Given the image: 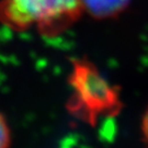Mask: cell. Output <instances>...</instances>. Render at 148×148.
Segmentation results:
<instances>
[{
    "label": "cell",
    "mask_w": 148,
    "mask_h": 148,
    "mask_svg": "<svg viewBox=\"0 0 148 148\" xmlns=\"http://www.w3.org/2000/svg\"><path fill=\"white\" fill-rule=\"evenodd\" d=\"M69 85L73 95L68 101V110L82 121L95 124L100 117L114 116L120 112L119 89L89 60H75Z\"/></svg>",
    "instance_id": "6da1fadb"
},
{
    "label": "cell",
    "mask_w": 148,
    "mask_h": 148,
    "mask_svg": "<svg viewBox=\"0 0 148 148\" xmlns=\"http://www.w3.org/2000/svg\"><path fill=\"white\" fill-rule=\"evenodd\" d=\"M81 0H3L0 20L14 30L35 27L44 35L65 31L81 16Z\"/></svg>",
    "instance_id": "7a4b0ae2"
},
{
    "label": "cell",
    "mask_w": 148,
    "mask_h": 148,
    "mask_svg": "<svg viewBox=\"0 0 148 148\" xmlns=\"http://www.w3.org/2000/svg\"><path fill=\"white\" fill-rule=\"evenodd\" d=\"M131 0H81L90 16L98 19H109L119 16L126 9Z\"/></svg>",
    "instance_id": "3957f363"
},
{
    "label": "cell",
    "mask_w": 148,
    "mask_h": 148,
    "mask_svg": "<svg viewBox=\"0 0 148 148\" xmlns=\"http://www.w3.org/2000/svg\"><path fill=\"white\" fill-rule=\"evenodd\" d=\"M11 143L10 130L5 117L0 114V148L8 147Z\"/></svg>",
    "instance_id": "277c9868"
},
{
    "label": "cell",
    "mask_w": 148,
    "mask_h": 148,
    "mask_svg": "<svg viewBox=\"0 0 148 148\" xmlns=\"http://www.w3.org/2000/svg\"><path fill=\"white\" fill-rule=\"evenodd\" d=\"M142 131H143L144 138L146 139V142L148 143V109L143 117V122H142Z\"/></svg>",
    "instance_id": "5b68a950"
}]
</instances>
